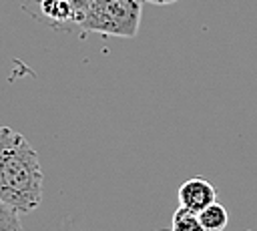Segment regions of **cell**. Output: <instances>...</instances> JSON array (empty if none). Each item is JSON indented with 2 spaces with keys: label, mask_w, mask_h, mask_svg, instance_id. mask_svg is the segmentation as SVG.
<instances>
[{
  "label": "cell",
  "mask_w": 257,
  "mask_h": 231,
  "mask_svg": "<svg viewBox=\"0 0 257 231\" xmlns=\"http://www.w3.org/2000/svg\"><path fill=\"white\" fill-rule=\"evenodd\" d=\"M68 4L72 6V12H74V16H76V28H78V24H80V20L84 18L86 10L90 8L92 0H68Z\"/></svg>",
  "instance_id": "cell-8"
},
{
  "label": "cell",
  "mask_w": 257,
  "mask_h": 231,
  "mask_svg": "<svg viewBox=\"0 0 257 231\" xmlns=\"http://www.w3.org/2000/svg\"><path fill=\"white\" fill-rule=\"evenodd\" d=\"M0 231H22L18 211H14L2 201H0Z\"/></svg>",
  "instance_id": "cell-7"
},
{
  "label": "cell",
  "mask_w": 257,
  "mask_h": 231,
  "mask_svg": "<svg viewBox=\"0 0 257 231\" xmlns=\"http://www.w3.org/2000/svg\"><path fill=\"white\" fill-rule=\"evenodd\" d=\"M199 219H201V225L205 227V231H223L229 223L227 209L217 201L211 203L209 207H205L199 213Z\"/></svg>",
  "instance_id": "cell-5"
},
{
  "label": "cell",
  "mask_w": 257,
  "mask_h": 231,
  "mask_svg": "<svg viewBox=\"0 0 257 231\" xmlns=\"http://www.w3.org/2000/svg\"><path fill=\"white\" fill-rule=\"evenodd\" d=\"M171 231H205V227L201 225L199 213H195V211H191L187 207H179L173 213Z\"/></svg>",
  "instance_id": "cell-6"
},
{
  "label": "cell",
  "mask_w": 257,
  "mask_h": 231,
  "mask_svg": "<svg viewBox=\"0 0 257 231\" xmlns=\"http://www.w3.org/2000/svg\"><path fill=\"white\" fill-rule=\"evenodd\" d=\"M141 0H92L78 28L104 36L133 38L141 26Z\"/></svg>",
  "instance_id": "cell-2"
},
{
  "label": "cell",
  "mask_w": 257,
  "mask_h": 231,
  "mask_svg": "<svg viewBox=\"0 0 257 231\" xmlns=\"http://www.w3.org/2000/svg\"><path fill=\"white\" fill-rule=\"evenodd\" d=\"M149 4H157V6H167V4H175L177 0H145Z\"/></svg>",
  "instance_id": "cell-9"
},
{
  "label": "cell",
  "mask_w": 257,
  "mask_h": 231,
  "mask_svg": "<svg viewBox=\"0 0 257 231\" xmlns=\"http://www.w3.org/2000/svg\"><path fill=\"white\" fill-rule=\"evenodd\" d=\"M217 201V191L215 187L201 179V177H193L189 181H185L179 187V203L181 207H187L195 213H201L205 207H209L211 203Z\"/></svg>",
  "instance_id": "cell-4"
},
{
  "label": "cell",
  "mask_w": 257,
  "mask_h": 231,
  "mask_svg": "<svg viewBox=\"0 0 257 231\" xmlns=\"http://www.w3.org/2000/svg\"><path fill=\"white\" fill-rule=\"evenodd\" d=\"M24 12H28L38 22L52 26L54 30L76 28V16L68 0H20Z\"/></svg>",
  "instance_id": "cell-3"
},
{
  "label": "cell",
  "mask_w": 257,
  "mask_h": 231,
  "mask_svg": "<svg viewBox=\"0 0 257 231\" xmlns=\"http://www.w3.org/2000/svg\"><path fill=\"white\" fill-rule=\"evenodd\" d=\"M42 167L26 137L0 125V201L18 213L42 203Z\"/></svg>",
  "instance_id": "cell-1"
}]
</instances>
